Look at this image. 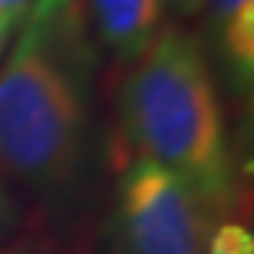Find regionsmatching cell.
Returning a JSON list of instances; mask_svg holds the SVG:
<instances>
[{
	"label": "cell",
	"instance_id": "6",
	"mask_svg": "<svg viewBox=\"0 0 254 254\" xmlns=\"http://www.w3.org/2000/svg\"><path fill=\"white\" fill-rule=\"evenodd\" d=\"M205 254H254V236L242 224H221L208 233Z\"/></svg>",
	"mask_w": 254,
	"mask_h": 254
},
{
	"label": "cell",
	"instance_id": "2",
	"mask_svg": "<svg viewBox=\"0 0 254 254\" xmlns=\"http://www.w3.org/2000/svg\"><path fill=\"white\" fill-rule=\"evenodd\" d=\"M117 117L129 147L181 175L211 217L236 202V162L214 67L202 40L187 28L162 25L126 70Z\"/></svg>",
	"mask_w": 254,
	"mask_h": 254
},
{
	"label": "cell",
	"instance_id": "7",
	"mask_svg": "<svg viewBox=\"0 0 254 254\" xmlns=\"http://www.w3.org/2000/svg\"><path fill=\"white\" fill-rule=\"evenodd\" d=\"M205 3H208V0H166V9H172L181 22H187V19L202 15L205 12Z\"/></svg>",
	"mask_w": 254,
	"mask_h": 254
},
{
	"label": "cell",
	"instance_id": "8",
	"mask_svg": "<svg viewBox=\"0 0 254 254\" xmlns=\"http://www.w3.org/2000/svg\"><path fill=\"white\" fill-rule=\"evenodd\" d=\"M34 0H0V19H22Z\"/></svg>",
	"mask_w": 254,
	"mask_h": 254
},
{
	"label": "cell",
	"instance_id": "9",
	"mask_svg": "<svg viewBox=\"0 0 254 254\" xmlns=\"http://www.w3.org/2000/svg\"><path fill=\"white\" fill-rule=\"evenodd\" d=\"M19 22L22 19H0V59L6 56V49L15 37V31H19Z\"/></svg>",
	"mask_w": 254,
	"mask_h": 254
},
{
	"label": "cell",
	"instance_id": "5",
	"mask_svg": "<svg viewBox=\"0 0 254 254\" xmlns=\"http://www.w3.org/2000/svg\"><path fill=\"white\" fill-rule=\"evenodd\" d=\"M211 46L236 95H251L254 83V0H208Z\"/></svg>",
	"mask_w": 254,
	"mask_h": 254
},
{
	"label": "cell",
	"instance_id": "1",
	"mask_svg": "<svg viewBox=\"0 0 254 254\" xmlns=\"http://www.w3.org/2000/svg\"><path fill=\"white\" fill-rule=\"evenodd\" d=\"M92 77L95 43L80 0H34L0 59V175L37 193L74 184Z\"/></svg>",
	"mask_w": 254,
	"mask_h": 254
},
{
	"label": "cell",
	"instance_id": "4",
	"mask_svg": "<svg viewBox=\"0 0 254 254\" xmlns=\"http://www.w3.org/2000/svg\"><path fill=\"white\" fill-rule=\"evenodd\" d=\"M92 43L135 64L166 25V0H80Z\"/></svg>",
	"mask_w": 254,
	"mask_h": 254
},
{
	"label": "cell",
	"instance_id": "10",
	"mask_svg": "<svg viewBox=\"0 0 254 254\" xmlns=\"http://www.w3.org/2000/svg\"><path fill=\"white\" fill-rule=\"evenodd\" d=\"M0 254H3V251H0Z\"/></svg>",
	"mask_w": 254,
	"mask_h": 254
},
{
	"label": "cell",
	"instance_id": "3",
	"mask_svg": "<svg viewBox=\"0 0 254 254\" xmlns=\"http://www.w3.org/2000/svg\"><path fill=\"white\" fill-rule=\"evenodd\" d=\"M211 221L187 181L153 159L138 156L117 184V254H205Z\"/></svg>",
	"mask_w": 254,
	"mask_h": 254
}]
</instances>
